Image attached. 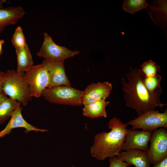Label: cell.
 <instances>
[{
    "label": "cell",
    "mask_w": 167,
    "mask_h": 167,
    "mask_svg": "<svg viewBox=\"0 0 167 167\" xmlns=\"http://www.w3.org/2000/svg\"><path fill=\"white\" fill-rule=\"evenodd\" d=\"M126 74L127 81L122 78V91L126 106L134 109L138 116L147 112L162 108L166 104L162 103L160 96L150 94L143 83V77L136 68H130Z\"/></svg>",
    "instance_id": "obj_1"
},
{
    "label": "cell",
    "mask_w": 167,
    "mask_h": 167,
    "mask_svg": "<svg viewBox=\"0 0 167 167\" xmlns=\"http://www.w3.org/2000/svg\"><path fill=\"white\" fill-rule=\"evenodd\" d=\"M127 125L116 117L111 119L108 123L110 131L108 132L103 131L95 135L93 144L90 148L92 155L99 161L117 156L123 151Z\"/></svg>",
    "instance_id": "obj_2"
},
{
    "label": "cell",
    "mask_w": 167,
    "mask_h": 167,
    "mask_svg": "<svg viewBox=\"0 0 167 167\" xmlns=\"http://www.w3.org/2000/svg\"><path fill=\"white\" fill-rule=\"evenodd\" d=\"M2 88L3 92L9 98L17 101L23 106H26L31 101L29 86L25 79V72L8 70Z\"/></svg>",
    "instance_id": "obj_3"
},
{
    "label": "cell",
    "mask_w": 167,
    "mask_h": 167,
    "mask_svg": "<svg viewBox=\"0 0 167 167\" xmlns=\"http://www.w3.org/2000/svg\"><path fill=\"white\" fill-rule=\"evenodd\" d=\"M82 92L71 86L63 85L47 88L41 96L52 103L78 106L82 105Z\"/></svg>",
    "instance_id": "obj_4"
},
{
    "label": "cell",
    "mask_w": 167,
    "mask_h": 167,
    "mask_svg": "<svg viewBox=\"0 0 167 167\" xmlns=\"http://www.w3.org/2000/svg\"><path fill=\"white\" fill-rule=\"evenodd\" d=\"M131 130L140 129L143 131H153L160 128H167V110L160 113L156 109L147 112L127 123Z\"/></svg>",
    "instance_id": "obj_5"
},
{
    "label": "cell",
    "mask_w": 167,
    "mask_h": 167,
    "mask_svg": "<svg viewBox=\"0 0 167 167\" xmlns=\"http://www.w3.org/2000/svg\"><path fill=\"white\" fill-rule=\"evenodd\" d=\"M25 77L32 97H40L43 91L49 86V74L41 64L33 65L26 72Z\"/></svg>",
    "instance_id": "obj_6"
},
{
    "label": "cell",
    "mask_w": 167,
    "mask_h": 167,
    "mask_svg": "<svg viewBox=\"0 0 167 167\" xmlns=\"http://www.w3.org/2000/svg\"><path fill=\"white\" fill-rule=\"evenodd\" d=\"M44 41L37 56L49 60L64 61L66 59L73 57L79 54L77 50H71L64 46L56 44L46 33H44Z\"/></svg>",
    "instance_id": "obj_7"
},
{
    "label": "cell",
    "mask_w": 167,
    "mask_h": 167,
    "mask_svg": "<svg viewBox=\"0 0 167 167\" xmlns=\"http://www.w3.org/2000/svg\"><path fill=\"white\" fill-rule=\"evenodd\" d=\"M147 152L151 164L154 165L167 157V131L160 128L152 132Z\"/></svg>",
    "instance_id": "obj_8"
},
{
    "label": "cell",
    "mask_w": 167,
    "mask_h": 167,
    "mask_svg": "<svg viewBox=\"0 0 167 167\" xmlns=\"http://www.w3.org/2000/svg\"><path fill=\"white\" fill-rule=\"evenodd\" d=\"M64 63V61L44 59L41 64L49 74V84L48 88L71 86V83L66 74Z\"/></svg>",
    "instance_id": "obj_9"
},
{
    "label": "cell",
    "mask_w": 167,
    "mask_h": 167,
    "mask_svg": "<svg viewBox=\"0 0 167 167\" xmlns=\"http://www.w3.org/2000/svg\"><path fill=\"white\" fill-rule=\"evenodd\" d=\"M152 133L151 131L128 129L122 146L123 151L137 149L147 152Z\"/></svg>",
    "instance_id": "obj_10"
},
{
    "label": "cell",
    "mask_w": 167,
    "mask_h": 167,
    "mask_svg": "<svg viewBox=\"0 0 167 167\" xmlns=\"http://www.w3.org/2000/svg\"><path fill=\"white\" fill-rule=\"evenodd\" d=\"M113 88L112 84L108 82L92 83L83 91L81 97L82 104L92 101L105 100Z\"/></svg>",
    "instance_id": "obj_11"
},
{
    "label": "cell",
    "mask_w": 167,
    "mask_h": 167,
    "mask_svg": "<svg viewBox=\"0 0 167 167\" xmlns=\"http://www.w3.org/2000/svg\"><path fill=\"white\" fill-rule=\"evenodd\" d=\"M22 108L20 105L18 106L12 112L9 122L5 127L0 131V138L9 135L12 129L16 128H24V132L26 133L32 131L41 132L48 131L46 129L37 128L28 122L22 116Z\"/></svg>",
    "instance_id": "obj_12"
},
{
    "label": "cell",
    "mask_w": 167,
    "mask_h": 167,
    "mask_svg": "<svg viewBox=\"0 0 167 167\" xmlns=\"http://www.w3.org/2000/svg\"><path fill=\"white\" fill-rule=\"evenodd\" d=\"M118 158L135 167H151L147 152L137 149H131L121 152Z\"/></svg>",
    "instance_id": "obj_13"
},
{
    "label": "cell",
    "mask_w": 167,
    "mask_h": 167,
    "mask_svg": "<svg viewBox=\"0 0 167 167\" xmlns=\"http://www.w3.org/2000/svg\"><path fill=\"white\" fill-rule=\"evenodd\" d=\"M25 12L21 6H9L0 9V33L8 26L16 24Z\"/></svg>",
    "instance_id": "obj_14"
},
{
    "label": "cell",
    "mask_w": 167,
    "mask_h": 167,
    "mask_svg": "<svg viewBox=\"0 0 167 167\" xmlns=\"http://www.w3.org/2000/svg\"><path fill=\"white\" fill-rule=\"evenodd\" d=\"M109 103V101L105 100H99L87 103L84 105L82 113L84 116L91 119L101 117L106 118V108Z\"/></svg>",
    "instance_id": "obj_15"
},
{
    "label": "cell",
    "mask_w": 167,
    "mask_h": 167,
    "mask_svg": "<svg viewBox=\"0 0 167 167\" xmlns=\"http://www.w3.org/2000/svg\"><path fill=\"white\" fill-rule=\"evenodd\" d=\"M17 62L16 71L26 72L33 66V61L29 47L27 44L23 48L15 50Z\"/></svg>",
    "instance_id": "obj_16"
},
{
    "label": "cell",
    "mask_w": 167,
    "mask_h": 167,
    "mask_svg": "<svg viewBox=\"0 0 167 167\" xmlns=\"http://www.w3.org/2000/svg\"><path fill=\"white\" fill-rule=\"evenodd\" d=\"M161 75L157 74L149 77H143V84L149 93L154 96H160L163 92L161 86Z\"/></svg>",
    "instance_id": "obj_17"
},
{
    "label": "cell",
    "mask_w": 167,
    "mask_h": 167,
    "mask_svg": "<svg viewBox=\"0 0 167 167\" xmlns=\"http://www.w3.org/2000/svg\"><path fill=\"white\" fill-rule=\"evenodd\" d=\"M20 105L15 100L8 97L5 99L0 104V124L11 117L12 112Z\"/></svg>",
    "instance_id": "obj_18"
},
{
    "label": "cell",
    "mask_w": 167,
    "mask_h": 167,
    "mask_svg": "<svg viewBox=\"0 0 167 167\" xmlns=\"http://www.w3.org/2000/svg\"><path fill=\"white\" fill-rule=\"evenodd\" d=\"M150 6L145 0H126L122 4L125 11L134 14L137 12Z\"/></svg>",
    "instance_id": "obj_19"
},
{
    "label": "cell",
    "mask_w": 167,
    "mask_h": 167,
    "mask_svg": "<svg viewBox=\"0 0 167 167\" xmlns=\"http://www.w3.org/2000/svg\"><path fill=\"white\" fill-rule=\"evenodd\" d=\"M160 70V66L151 60L144 62L138 70L143 78L153 76Z\"/></svg>",
    "instance_id": "obj_20"
},
{
    "label": "cell",
    "mask_w": 167,
    "mask_h": 167,
    "mask_svg": "<svg viewBox=\"0 0 167 167\" xmlns=\"http://www.w3.org/2000/svg\"><path fill=\"white\" fill-rule=\"evenodd\" d=\"M11 42L15 50L21 49L27 44L21 27L18 26L13 35Z\"/></svg>",
    "instance_id": "obj_21"
},
{
    "label": "cell",
    "mask_w": 167,
    "mask_h": 167,
    "mask_svg": "<svg viewBox=\"0 0 167 167\" xmlns=\"http://www.w3.org/2000/svg\"><path fill=\"white\" fill-rule=\"evenodd\" d=\"M109 167H128L131 166L128 164L119 159L116 156L109 157Z\"/></svg>",
    "instance_id": "obj_22"
},
{
    "label": "cell",
    "mask_w": 167,
    "mask_h": 167,
    "mask_svg": "<svg viewBox=\"0 0 167 167\" xmlns=\"http://www.w3.org/2000/svg\"><path fill=\"white\" fill-rule=\"evenodd\" d=\"M6 72L0 70V93L2 92V88L6 79Z\"/></svg>",
    "instance_id": "obj_23"
},
{
    "label": "cell",
    "mask_w": 167,
    "mask_h": 167,
    "mask_svg": "<svg viewBox=\"0 0 167 167\" xmlns=\"http://www.w3.org/2000/svg\"><path fill=\"white\" fill-rule=\"evenodd\" d=\"M152 167H167V157Z\"/></svg>",
    "instance_id": "obj_24"
},
{
    "label": "cell",
    "mask_w": 167,
    "mask_h": 167,
    "mask_svg": "<svg viewBox=\"0 0 167 167\" xmlns=\"http://www.w3.org/2000/svg\"><path fill=\"white\" fill-rule=\"evenodd\" d=\"M7 97V96L3 92L0 93V104Z\"/></svg>",
    "instance_id": "obj_25"
},
{
    "label": "cell",
    "mask_w": 167,
    "mask_h": 167,
    "mask_svg": "<svg viewBox=\"0 0 167 167\" xmlns=\"http://www.w3.org/2000/svg\"><path fill=\"white\" fill-rule=\"evenodd\" d=\"M4 43L5 41L4 40H0V58L2 53V45Z\"/></svg>",
    "instance_id": "obj_26"
},
{
    "label": "cell",
    "mask_w": 167,
    "mask_h": 167,
    "mask_svg": "<svg viewBox=\"0 0 167 167\" xmlns=\"http://www.w3.org/2000/svg\"><path fill=\"white\" fill-rule=\"evenodd\" d=\"M6 2L5 0H0V9L4 8L3 5Z\"/></svg>",
    "instance_id": "obj_27"
},
{
    "label": "cell",
    "mask_w": 167,
    "mask_h": 167,
    "mask_svg": "<svg viewBox=\"0 0 167 167\" xmlns=\"http://www.w3.org/2000/svg\"><path fill=\"white\" fill-rule=\"evenodd\" d=\"M71 167H75L74 166H71Z\"/></svg>",
    "instance_id": "obj_28"
}]
</instances>
